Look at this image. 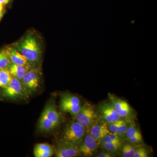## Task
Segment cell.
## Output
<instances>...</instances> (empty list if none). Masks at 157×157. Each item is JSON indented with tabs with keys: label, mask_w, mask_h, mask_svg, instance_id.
Segmentation results:
<instances>
[{
	"label": "cell",
	"mask_w": 157,
	"mask_h": 157,
	"mask_svg": "<svg viewBox=\"0 0 157 157\" xmlns=\"http://www.w3.org/2000/svg\"><path fill=\"white\" fill-rule=\"evenodd\" d=\"M13 46L33 66L41 65L42 47L39 40L33 33H27Z\"/></svg>",
	"instance_id": "obj_1"
},
{
	"label": "cell",
	"mask_w": 157,
	"mask_h": 157,
	"mask_svg": "<svg viewBox=\"0 0 157 157\" xmlns=\"http://www.w3.org/2000/svg\"><path fill=\"white\" fill-rule=\"evenodd\" d=\"M60 115L53 102L48 103L44 109L39 121L40 131L48 132L58 126L60 123Z\"/></svg>",
	"instance_id": "obj_2"
},
{
	"label": "cell",
	"mask_w": 157,
	"mask_h": 157,
	"mask_svg": "<svg viewBox=\"0 0 157 157\" xmlns=\"http://www.w3.org/2000/svg\"><path fill=\"white\" fill-rule=\"evenodd\" d=\"M86 129L77 122H70L65 127L62 134V140L79 146L85 136Z\"/></svg>",
	"instance_id": "obj_3"
},
{
	"label": "cell",
	"mask_w": 157,
	"mask_h": 157,
	"mask_svg": "<svg viewBox=\"0 0 157 157\" xmlns=\"http://www.w3.org/2000/svg\"><path fill=\"white\" fill-rule=\"evenodd\" d=\"M42 76L41 66H39L30 68L23 77L21 82L29 95L39 89Z\"/></svg>",
	"instance_id": "obj_4"
},
{
	"label": "cell",
	"mask_w": 157,
	"mask_h": 157,
	"mask_svg": "<svg viewBox=\"0 0 157 157\" xmlns=\"http://www.w3.org/2000/svg\"><path fill=\"white\" fill-rule=\"evenodd\" d=\"M3 96L11 100H26L29 95L21 80L12 77V79L6 87L3 88Z\"/></svg>",
	"instance_id": "obj_5"
},
{
	"label": "cell",
	"mask_w": 157,
	"mask_h": 157,
	"mask_svg": "<svg viewBox=\"0 0 157 157\" xmlns=\"http://www.w3.org/2000/svg\"><path fill=\"white\" fill-rule=\"evenodd\" d=\"M74 117L76 121L81 124L86 130H88L95 123L97 114L92 106L86 104L81 107L79 112Z\"/></svg>",
	"instance_id": "obj_6"
},
{
	"label": "cell",
	"mask_w": 157,
	"mask_h": 157,
	"mask_svg": "<svg viewBox=\"0 0 157 157\" xmlns=\"http://www.w3.org/2000/svg\"><path fill=\"white\" fill-rule=\"evenodd\" d=\"M60 107L62 111L69 113L74 117L79 112L81 107L79 98L70 94H65L62 96Z\"/></svg>",
	"instance_id": "obj_7"
},
{
	"label": "cell",
	"mask_w": 157,
	"mask_h": 157,
	"mask_svg": "<svg viewBox=\"0 0 157 157\" xmlns=\"http://www.w3.org/2000/svg\"><path fill=\"white\" fill-rule=\"evenodd\" d=\"M55 148V157H73L80 154L78 145L62 139L57 141Z\"/></svg>",
	"instance_id": "obj_8"
},
{
	"label": "cell",
	"mask_w": 157,
	"mask_h": 157,
	"mask_svg": "<svg viewBox=\"0 0 157 157\" xmlns=\"http://www.w3.org/2000/svg\"><path fill=\"white\" fill-rule=\"evenodd\" d=\"M99 144L90 134L85 136L83 140L78 146L80 154L85 156L90 157L95 152Z\"/></svg>",
	"instance_id": "obj_9"
},
{
	"label": "cell",
	"mask_w": 157,
	"mask_h": 157,
	"mask_svg": "<svg viewBox=\"0 0 157 157\" xmlns=\"http://www.w3.org/2000/svg\"><path fill=\"white\" fill-rule=\"evenodd\" d=\"M101 113L102 117L107 124L121 119L120 116L111 104L104 103L102 104L101 106Z\"/></svg>",
	"instance_id": "obj_10"
},
{
	"label": "cell",
	"mask_w": 157,
	"mask_h": 157,
	"mask_svg": "<svg viewBox=\"0 0 157 157\" xmlns=\"http://www.w3.org/2000/svg\"><path fill=\"white\" fill-rule=\"evenodd\" d=\"M8 52L9 59L11 63L14 64L27 66V67H34L31 64L27 59L25 57L19 52L17 51L15 48L12 46L6 48Z\"/></svg>",
	"instance_id": "obj_11"
},
{
	"label": "cell",
	"mask_w": 157,
	"mask_h": 157,
	"mask_svg": "<svg viewBox=\"0 0 157 157\" xmlns=\"http://www.w3.org/2000/svg\"><path fill=\"white\" fill-rule=\"evenodd\" d=\"M90 135L99 143L109 132L107 123L94 124L90 128Z\"/></svg>",
	"instance_id": "obj_12"
},
{
	"label": "cell",
	"mask_w": 157,
	"mask_h": 157,
	"mask_svg": "<svg viewBox=\"0 0 157 157\" xmlns=\"http://www.w3.org/2000/svg\"><path fill=\"white\" fill-rule=\"evenodd\" d=\"M111 104L119 113L121 118L127 117L131 113V108L130 105L124 100L113 98H110Z\"/></svg>",
	"instance_id": "obj_13"
},
{
	"label": "cell",
	"mask_w": 157,
	"mask_h": 157,
	"mask_svg": "<svg viewBox=\"0 0 157 157\" xmlns=\"http://www.w3.org/2000/svg\"><path fill=\"white\" fill-rule=\"evenodd\" d=\"M34 154L36 157H50L55 154V148L48 143L38 144L34 148Z\"/></svg>",
	"instance_id": "obj_14"
},
{
	"label": "cell",
	"mask_w": 157,
	"mask_h": 157,
	"mask_svg": "<svg viewBox=\"0 0 157 157\" xmlns=\"http://www.w3.org/2000/svg\"><path fill=\"white\" fill-rule=\"evenodd\" d=\"M30 68V67L27 66L11 63V64L9 65L8 69L12 77L21 81L26 73Z\"/></svg>",
	"instance_id": "obj_15"
},
{
	"label": "cell",
	"mask_w": 157,
	"mask_h": 157,
	"mask_svg": "<svg viewBox=\"0 0 157 157\" xmlns=\"http://www.w3.org/2000/svg\"><path fill=\"white\" fill-rule=\"evenodd\" d=\"M12 78V76L8 68L0 70V87H6L10 83Z\"/></svg>",
	"instance_id": "obj_16"
},
{
	"label": "cell",
	"mask_w": 157,
	"mask_h": 157,
	"mask_svg": "<svg viewBox=\"0 0 157 157\" xmlns=\"http://www.w3.org/2000/svg\"><path fill=\"white\" fill-rule=\"evenodd\" d=\"M11 63L6 48L1 50L0 51V70L9 67Z\"/></svg>",
	"instance_id": "obj_17"
},
{
	"label": "cell",
	"mask_w": 157,
	"mask_h": 157,
	"mask_svg": "<svg viewBox=\"0 0 157 157\" xmlns=\"http://www.w3.org/2000/svg\"><path fill=\"white\" fill-rule=\"evenodd\" d=\"M136 148L131 144L126 143L122 147V154L124 157H134Z\"/></svg>",
	"instance_id": "obj_18"
},
{
	"label": "cell",
	"mask_w": 157,
	"mask_h": 157,
	"mask_svg": "<svg viewBox=\"0 0 157 157\" xmlns=\"http://www.w3.org/2000/svg\"><path fill=\"white\" fill-rule=\"evenodd\" d=\"M121 144L115 143H100L99 145H101V147L106 150L107 151L111 153H114L117 152L119 149L120 147Z\"/></svg>",
	"instance_id": "obj_19"
},
{
	"label": "cell",
	"mask_w": 157,
	"mask_h": 157,
	"mask_svg": "<svg viewBox=\"0 0 157 157\" xmlns=\"http://www.w3.org/2000/svg\"><path fill=\"white\" fill-rule=\"evenodd\" d=\"M140 131L139 129L134 125H130L128 127L126 133L125 134V137L127 139H129L131 137H134L135 135H137L138 133H140Z\"/></svg>",
	"instance_id": "obj_20"
},
{
	"label": "cell",
	"mask_w": 157,
	"mask_h": 157,
	"mask_svg": "<svg viewBox=\"0 0 157 157\" xmlns=\"http://www.w3.org/2000/svg\"><path fill=\"white\" fill-rule=\"evenodd\" d=\"M128 124L125 121L123 120L121 124L117 129L116 134H117L121 138H123L125 136L127 129H128Z\"/></svg>",
	"instance_id": "obj_21"
},
{
	"label": "cell",
	"mask_w": 157,
	"mask_h": 157,
	"mask_svg": "<svg viewBox=\"0 0 157 157\" xmlns=\"http://www.w3.org/2000/svg\"><path fill=\"white\" fill-rule=\"evenodd\" d=\"M123 120L120 119L111 123L107 124V128L109 132L111 133H116L119 127L122 122Z\"/></svg>",
	"instance_id": "obj_22"
},
{
	"label": "cell",
	"mask_w": 157,
	"mask_h": 157,
	"mask_svg": "<svg viewBox=\"0 0 157 157\" xmlns=\"http://www.w3.org/2000/svg\"><path fill=\"white\" fill-rule=\"evenodd\" d=\"M148 152L145 147H140L136 149L134 157H147Z\"/></svg>",
	"instance_id": "obj_23"
},
{
	"label": "cell",
	"mask_w": 157,
	"mask_h": 157,
	"mask_svg": "<svg viewBox=\"0 0 157 157\" xmlns=\"http://www.w3.org/2000/svg\"><path fill=\"white\" fill-rule=\"evenodd\" d=\"M129 142L132 144H137L140 143L142 142V136L141 135V133L137 134V135H135L134 137H131L128 139Z\"/></svg>",
	"instance_id": "obj_24"
},
{
	"label": "cell",
	"mask_w": 157,
	"mask_h": 157,
	"mask_svg": "<svg viewBox=\"0 0 157 157\" xmlns=\"http://www.w3.org/2000/svg\"><path fill=\"white\" fill-rule=\"evenodd\" d=\"M112 153L110 152H103L97 155V157H113Z\"/></svg>",
	"instance_id": "obj_25"
},
{
	"label": "cell",
	"mask_w": 157,
	"mask_h": 157,
	"mask_svg": "<svg viewBox=\"0 0 157 157\" xmlns=\"http://www.w3.org/2000/svg\"><path fill=\"white\" fill-rule=\"evenodd\" d=\"M11 0H0V3L6 5V4H8Z\"/></svg>",
	"instance_id": "obj_26"
},
{
	"label": "cell",
	"mask_w": 157,
	"mask_h": 157,
	"mask_svg": "<svg viewBox=\"0 0 157 157\" xmlns=\"http://www.w3.org/2000/svg\"><path fill=\"white\" fill-rule=\"evenodd\" d=\"M4 4L0 3V13H1L2 11H3L4 10Z\"/></svg>",
	"instance_id": "obj_27"
},
{
	"label": "cell",
	"mask_w": 157,
	"mask_h": 157,
	"mask_svg": "<svg viewBox=\"0 0 157 157\" xmlns=\"http://www.w3.org/2000/svg\"><path fill=\"white\" fill-rule=\"evenodd\" d=\"M5 10H4L3 11H2L1 13H0V20H1V19H2V17L3 15H4V13H5Z\"/></svg>",
	"instance_id": "obj_28"
}]
</instances>
